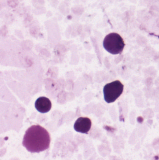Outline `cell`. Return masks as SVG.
<instances>
[{
	"instance_id": "6da1fadb",
	"label": "cell",
	"mask_w": 159,
	"mask_h": 160,
	"mask_svg": "<svg viewBox=\"0 0 159 160\" xmlns=\"http://www.w3.org/2000/svg\"><path fill=\"white\" fill-rule=\"evenodd\" d=\"M50 137L46 129L39 125H33L27 129L23 137L22 145L31 153H39L49 147Z\"/></svg>"
},
{
	"instance_id": "7a4b0ae2",
	"label": "cell",
	"mask_w": 159,
	"mask_h": 160,
	"mask_svg": "<svg viewBox=\"0 0 159 160\" xmlns=\"http://www.w3.org/2000/svg\"><path fill=\"white\" fill-rule=\"evenodd\" d=\"M125 46L123 38L117 33H111L106 35L104 39V48L112 54L121 53Z\"/></svg>"
},
{
	"instance_id": "3957f363",
	"label": "cell",
	"mask_w": 159,
	"mask_h": 160,
	"mask_svg": "<svg viewBox=\"0 0 159 160\" xmlns=\"http://www.w3.org/2000/svg\"><path fill=\"white\" fill-rule=\"evenodd\" d=\"M124 85L119 80L106 84L103 88L105 100L107 103L114 102L122 95Z\"/></svg>"
},
{
	"instance_id": "277c9868",
	"label": "cell",
	"mask_w": 159,
	"mask_h": 160,
	"mask_svg": "<svg viewBox=\"0 0 159 160\" xmlns=\"http://www.w3.org/2000/svg\"><path fill=\"white\" fill-rule=\"evenodd\" d=\"M91 127V121L87 117H80L75 122L74 128L77 132L88 133Z\"/></svg>"
},
{
	"instance_id": "5b68a950",
	"label": "cell",
	"mask_w": 159,
	"mask_h": 160,
	"mask_svg": "<svg viewBox=\"0 0 159 160\" xmlns=\"http://www.w3.org/2000/svg\"><path fill=\"white\" fill-rule=\"evenodd\" d=\"M35 105L36 110L43 113L49 112L52 106L50 100L44 97L38 98L35 101Z\"/></svg>"
}]
</instances>
